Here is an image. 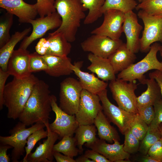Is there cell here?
I'll list each match as a JSON object with an SVG mask.
<instances>
[{"label":"cell","instance_id":"1","mask_svg":"<svg viewBox=\"0 0 162 162\" xmlns=\"http://www.w3.org/2000/svg\"><path fill=\"white\" fill-rule=\"evenodd\" d=\"M50 92L47 84L39 80L35 85L24 109L18 119L26 126L37 123L49 124L52 108Z\"/></svg>","mask_w":162,"mask_h":162},{"label":"cell","instance_id":"2","mask_svg":"<svg viewBox=\"0 0 162 162\" xmlns=\"http://www.w3.org/2000/svg\"><path fill=\"white\" fill-rule=\"evenodd\" d=\"M39 80L32 74L24 79L14 77L5 85L3 100L4 105L7 108L8 118L14 120L19 118L35 85Z\"/></svg>","mask_w":162,"mask_h":162},{"label":"cell","instance_id":"3","mask_svg":"<svg viewBox=\"0 0 162 162\" xmlns=\"http://www.w3.org/2000/svg\"><path fill=\"white\" fill-rule=\"evenodd\" d=\"M54 6L62 21L61 26L55 31L62 33L69 42H74L87 10L81 0H55Z\"/></svg>","mask_w":162,"mask_h":162},{"label":"cell","instance_id":"4","mask_svg":"<svg viewBox=\"0 0 162 162\" xmlns=\"http://www.w3.org/2000/svg\"><path fill=\"white\" fill-rule=\"evenodd\" d=\"M160 46L157 42L153 44L143 58L119 72L117 78L128 82L137 80L140 82L146 78L144 74L148 71L153 69L162 70V62L158 60L157 56Z\"/></svg>","mask_w":162,"mask_h":162},{"label":"cell","instance_id":"5","mask_svg":"<svg viewBox=\"0 0 162 162\" xmlns=\"http://www.w3.org/2000/svg\"><path fill=\"white\" fill-rule=\"evenodd\" d=\"M21 122H18L9 131L10 136H0V144L8 145L12 147L11 160L13 162H18L25 152V147L29 136L37 130L46 127L43 123H37L29 128Z\"/></svg>","mask_w":162,"mask_h":162},{"label":"cell","instance_id":"6","mask_svg":"<svg viewBox=\"0 0 162 162\" xmlns=\"http://www.w3.org/2000/svg\"><path fill=\"white\" fill-rule=\"evenodd\" d=\"M135 81L128 82L117 78L110 81L109 87L118 106L127 111L136 114L138 111L135 91L137 88V85Z\"/></svg>","mask_w":162,"mask_h":162},{"label":"cell","instance_id":"7","mask_svg":"<svg viewBox=\"0 0 162 162\" xmlns=\"http://www.w3.org/2000/svg\"><path fill=\"white\" fill-rule=\"evenodd\" d=\"M137 15L144 25L142 36L140 39V50L146 52L149 51L153 44L162 42V15H151L141 10Z\"/></svg>","mask_w":162,"mask_h":162},{"label":"cell","instance_id":"8","mask_svg":"<svg viewBox=\"0 0 162 162\" xmlns=\"http://www.w3.org/2000/svg\"><path fill=\"white\" fill-rule=\"evenodd\" d=\"M82 88L79 80L68 77L60 83L59 107L70 115H75L79 108Z\"/></svg>","mask_w":162,"mask_h":162},{"label":"cell","instance_id":"9","mask_svg":"<svg viewBox=\"0 0 162 162\" xmlns=\"http://www.w3.org/2000/svg\"><path fill=\"white\" fill-rule=\"evenodd\" d=\"M106 89L98 95L101 102L102 110L109 121L116 125L123 135L130 127L135 114L117 106L109 100Z\"/></svg>","mask_w":162,"mask_h":162},{"label":"cell","instance_id":"10","mask_svg":"<svg viewBox=\"0 0 162 162\" xmlns=\"http://www.w3.org/2000/svg\"><path fill=\"white\" fill-rule=\"evenodd\" d=\"M98 95L83 89L82 91L78 109L75 115L79 125L94 124L99 112L102 110Z\"/></svg>","mask_w":162,"mask_h":162},{"label":"cell","instance_id":"11","mask_svg":"<svg viewBox=\"0 0 162 162\" xmlns=\"http://www.w3.org/2000/svg\"><path fill=\"white\" fill-rule=\"evenodd\" d=\"M62 22L61 17L56 11L30 20L28 23L32 25V32L29 36H26L23 39L19 48L27 50L31 43L43 37L48 31L59 27Z\"/></svg>","mask_w":162,"mask_h":162},{"label":"cell","instance_id":"12","mask_svg":"<svg viewBox=\"0 0 162 162\" xmlns=\"http://www.w3.org/2000/svg\"><path fill=\"white\" fill-rule=\"evenodd\" d=\"M50 102L56 118L52 123L49 124V128L60 138L66 135L73 136L79 126L75 115H70L64 111L58 105L56 98L54 95H51Z\"/></svg>","mask_w":162,"mask_h":162},{"label":"cell","instance_id":"13","mask_svg":"<svg viewBox=\"0 0 162 162\" xmlns=\"http://www.w3.org/2000/svg\"><path fill=\"white\" fill-rule=\"evenodd\" d=\"M92 34L81 43V47L84 51L100 57L108 58L123 43L120 39L114 40L104 36Z\"/></svg>","mask_w":162,"mask_h":162},{"label":"cell","instance_id":"14","mask_svg":"<svg viewBox=\"0 0 162 162\" xmlns=\"http://www.w3.org/2000/svg\"><path fill=\"white\" fill-rule=\"evenodd\" d=\"M103 14L104 19L102 24L92 30L91 34L106 36L114 40L119 39L123 32L125 13L118 10L110 9Z\"/></svg>","mask_w":162,"mask_h":162},{"label":"cell","instance_id":"15","mask_svg":"<svg viewBox=\"0 0 162 162\" xmlns=\"http://www.w3.org/2000/svg\"><path fill=\"white\" fill-rule=\"evenodd\" d=\"M113 144H109L104 140L98 138L94 142L90 144L86 143L85 146L102 154L111 162L129 159L130 154L124 151V144H121L119 141L116 139L113 140Z\"/></svg>","mask_w":162,"mask_h":162},{"label":"cell","instance_id":"16","mask_svg":"<svg viewBox=\"0 0 162 162\" xmlns=\"http://www.w3.org/2000/svg\"><path fill=\"white\" fill-rule=\"evenodd\" d=\"M122 28L126 37L127 48L134 53L137 52L140 50L139 36L142 27L133 11L125 13Z\"/></svg>","mask_w":162,"mask_h":162},{"label":"cell","instance_id":"17","mask_svg":"<svg viewBox=\"0 0 162 162\" xmlns=\"http://www.w3.org/2000/svg\"><path fill=\"white\" fill-rule=\"evenodd\" d=\"M0 7L17 16L20 23H28L38 14L35 4H28L23 0H0Z\"/></svg>","mask_w":162,"mask_h":162},{"label":"cell","instance_id":"18","mask_svg":"<svg viewBox=\"0 0 162 162\" xmlns=\"http://www.w3.org/2000/svg\"><path fill=\"white\" fill-rule=\"evenodd\" d=\"M30 54L27 50L19 48L14 50L8 64L7 71L10 75L22 79L32 74L29 68Z\"/></svg>","mask_w":162,"mask_h":162},{"label":"cell","instance_id":"19","mask_svg":"<svg viewBox=\"0 0 162 162\" xmlns=\"http://www.w3.org/2000/svg\"><path fill=\"white\" fill-rule=\"evenodd\" d=\"M83 62H75L71 65V68L78 77L83 89L94 94H98L106 89L108 84L96 77L93 73L90 74L82 70Z\"/></svg>","mask_w":162,"mask_h":162},{"label":"cell","instance_id":"20","mask_svg":"<svg viewBox=\"0 0 162 162\" xmlns=\"http://www.w3.org/2000/svg\"><path fill=\"white\" fill-rule=\"evenodd\" d=\"M46 127L48 132L47 138L40 144L33 152H31L27 158V162H52L54 159L53 148L58 138V135L51 131L49 126Z\"/></svg>","mask_w":162,"mask_h":162},{"label":"cell","instance_id":"21","mask_svg":"<svg viewBox=\"0 0 162 162\" xmlns=\"http://www.w3.org/2000/svg\"><path fill=\"white\" fill-rule=\"evenodd\" d=\"M91 64L87 69L95 74L99 78L104 81H111L116 79L113 68L108 58L96 56L90 53L87 56Z\"/></svg>","mask_w":162,"mask_h":162},{"label":"cell","instance_id":"22","mask_svg":"<svg viewBox=\"0 0 162 162\" xmlns=\"http://www.w3.org/2000/svg\"><path fill=\"white\" fill-rule=\"evenodd\" d=\"M43 57L47 66L45 72L50 76L59 77L69 75L73 72L71 68V59L67 56L45 55Z\"/></svg>","mask_w":162,"mask_h":162},{"label":"cell","instance_id":"23","mask_svg":"<svg viewBox=\"0 0 162 162\" xmlns=\"http://www.w3.org/2000/svg\"><path fill=\"white\" fill-rule=\"evenodd\" d=\"M136 57L135 53L123 43L108 58L116 74L126 69L134 64Z\"/></svg>","mask_w":162,"mask_h":162},{"label":"cell","instance_id":"24","mask_svg":"<svg viewBox=\"0 0 162 162\" xmlns=\"http://www.w3.org/2000/svg\"><path fill=\"white\" fill-rule=\"evenodd\" d=\"M49 47L46 55L67 56L71 50L72 46L62 33L56 32L49 33L46 38Z\"/></svg>","mask_w":162,"mask_h":162},{"label":"cell","instance_id":"25","mask_svg":"<svg viewBox=\"0 0 162 162\" xmlns=\"http://www.w3.org/2000/svg\"><path fill=\"white\" fill-rule=\"evenodd\" d=\"M140 83L146 85L147 88L145 92L137 97V108L149 105L153 106L157 100L162 98L160 88L154 79L145 78Z\"/></svg>","mask_w":162,"mask_h":162},{"label":"cell","instance_id":"26","mask_svg":"<svg viewBox=\"0 0 162 162\" xmlns=\"http://www.w3.org/2000/svg\"><path fill=\"white\" fill-rule=\"evenodd\" d=\"M110 123L103 110H101L95 119L94 124L97 129L99 138L112 143L115 139L119 141L120 137L116 128Z\"/></svg>","mask_w":162,"mask_h":162},{"label":"cell","instance_id":"27","mask_svg":"<svg viewBox=\"0 0 162 162\" xmlns=\"http://www.w3.org/2000/svg\"><path fill=\"white\" fill-rule=\"evenodd\" d=\"M31 30V27L22 32H16L12 35L8 41L0 49V66L3 70L7 71L8 61L16 44L23 40Z\"/></svg>","mask_w":162,"mask_h":162},{"label":"cell","instance_id":"28","mask_svg":"<svg viewBox=\"0 0 162 162\" xmlns=\"http://www.w3.org/2000/svg\"><path fill=\"white\" fill-rule=\"evenodd\" d=\"M97 129L93 124L79 125L76 129L74 137L77 146L80 154L83 152V145L85 143L90 144L94 142L98 139L96 136Z\"/></svg>","mask_w":162,"mask_h":162},{"label":"cell","instance_id":"29","mask_svg":"<svg viewBox=\"0 0 162 162\" xmlns=\"http://www.w3.org/2000/svg\"><path fill=\"white\" fill-rule=\"evenodd\" d=\"M76 146V140L74 136L66 135L59 142L54 145L53 151L61 153L73 158L79 153L80 154V151Z\"/></svg>","mask_w":162,"mask_h":162},{"label":"cell","instance_id":"30","mask_svg":"<svg viewBox=\"0 0 162 162\" xmlns=\"http://www.w3.org/2000/svg\"><path fill=\"white\" fill-rule=\"evenodd\" d=\"M88 13L84 21V23L88 25L96 21L103 14L100 10L105 0H81Z\"/></svg>","mask_w":162,"mask_h":162},{"label":"cell","instance_id":"31","mask_svg":"<svg viewBox=\"0 0 162 162\" xmlns=\"http://www.w3.org/2000/svg\"><path fill=\"white\" fill-rule=\"evenodd\" d=\"M137 4L135 0H105L100 11L103 14L106 10L115 9L126 13L136 9Z\"/></svg>","mask_w":162,"mask_h":162},{"label":"cell","instance_id":"32","mask_svg":"<svg viewBox=\"0 0 162 162\" xmlns=\"http://www.w3.org/2000/svg\"><path fill=\"white\" fill-rule=\"evenodd\" d=\"M161 138V134L158 128H154L149 126L146 135L140 142L138 152L142 154H147L152 146Z\"/></svg>","mask_w":162,"mask_h":162},{"label":"cell","instance_id":"33","mask_svg":"<svg viewBox=\"0 0 162 162\" xmlns=\"http://www.w3.org/2000/svg\"><path fill=\"white\" fill-rule=\"evenodd\" d=\"M14 21V15L7 12L0 18V48L10 38L9 32Z\"/></svg>","mask_w":162,"mask_h":162},{"label":"cell","instance_id":"34","mask_svg":"<svg viewBox=\"0 0 162 162\" xmlns=\"http://www.w3.org/2000/svg\"><path fill=\"white\" fill-rule=\"evenodd\" d=\"M136 9L151 15H162V0H145L138 4Z\"/></svg>","mask_w":162,"mask_h":162},{"label":"cell","instance_id":"35","mask_svg":"<svg viewBox=\"0 0 162 162\" xmlns=\"http://www.w3.org/2000/svg\"><path fill=\"white\" fill-rule=\"evenodd\" d=\"M148 126L137 113L135 114L130 128L133 134L141 141L146 135Z\"/></svg>","mask_w":162,"mask_h":162},{"label":"cell","instance_id":"36","mask_svg":"<svg viewBox=\"0 0 162 162\" xmlns=\"http://www.w3.org/2000/svg\"><path fill=\"white\" fill-rule=\"evenodd\" d=\"M48 134L47 130L46 129L45 130L44 128H42L36 130L29 136L27 142V146L25 147V156L22 162H27V157L31 152L36 143L41 139L47 137Z\"/></svg>","mask_w":162,"mask_h":162},{"label":"cell","instance_id":"37","mask_svg":"<svg viewBox=\"0 0 162 162\" xmlns=\"http://www.w3.org/2000/svg\"><path fill=\"white\" fill-rule=\"evenodd\" d=\"M124 135V151L130 154L137 152L139 150L140 141L133 134L130 128L125 131Z\"/></svg>","mask_w":162,"mask_h":162},{"label":"cell","instance_id":"38","mask_svg":"<svg viewBox=\"0 0 162 162\" xmlns=\"http://www.w3.org/2000/svg\"><path fill=\"white\" fill-rule=\"evenodd\" d=\"M29 68L31 73L41 71L45 72L47 66L43 56L35 52L30 54Z\"/></svg>","mask_w":162,"mask_h":162},{"label":"cell","instance_id":"39","mask_svg":"<svg viewBox=\"0 0 162 162\" xmlns=\"http://www.w3.org/2000/svg\"><path fill=\"white\" fill-rule=\"evenodd\" d=\"M35 4L38 14L42 17L56 11L55 0H36Z\"/></svg>","mask_w":162,"mask_h":162},{"label":"cell","instance_id":"40","mask_svg":"<svg viewBox=\"0 0 162 162\" xmlns=\"http://www.w3.org/2000/svg\"><path fill=\"white\" fill-rule=\"evenodd\" d=\"M138 113L140 118L149 126L155 116L153 106L149 105L137 108Z\"/></svg>","mask_w":162,"mask_h":162},{"label":"cell","instance_id":"41","mask_svg":"<svg viewBox=\"0 0 162 162\" xmlns=\"http://www.w3.org/2000/svg\"><path fill=\"white\" fill-rule=\"evenodd\" d=\"M153 106L155 116L149 126L154 128H158L159 124L162 122V98L155 103Z\"/></svg>","mask_w":162,"mask_h":162},{"label":"cell","instance_id":"42","mask_svg":"<svg viewBox=\"0 0 162 162\" xmlns=\"http://www.w3.org/2000/svg\"><path fill=\"white\" fill-rule=\"evenodd\" d=\"M147 154L159 162H162V140L161 139L152 146Z\"/></svg>","mask_w":162,"mask_h":162},{"label":"cell","instance_id":"43","mask_svg":"<svg viewBox=\"0 0 162 162\" xmlns=\"http://www.w3.org/2000/svg\"><path fill=\"white\" fill-rule=\"evenodd\" d=\"M10 74L8 71H5L0 68V110L4 106L3 94L5 87V82Z\"/></svg>","mask_w":162,"mask_h":162},{"label":"cell","instance_id":"44","mask_svg":"<svg viewBox=\"0 0 162 162\" xmlns=\"http://www.w3.org/2000/svg\"><path fill=\"white\" fill-rule=\"evenodd\" d=\"M84 154L94 162H111L104 156L92 149L86 151Z\"/></svg>","mask_w":162,"mask_h":162},{"label":"cell","instance_id":"45","mask_svg":"<svg viewBox=\"0 0 162 162\" xmlns=\"http://www.w3.org/2000/svg\"><path fill=\"white\" fill-rule=\"evenodd\" d=\"M49 47V43L46 38H41L35 46L36 52L44 56L46 55Z\"/></svg>","mask_w":162,"mask_h":162},{"label":"cell","instance_id":"46","mask_svg":"<svg viewBox=\"0 0 162 162\" xmlns=\"http://www.w3.org/2000/svg\"><path fill=\"white\" fill-rule=\"evenodd\" d=\"M13 148L8 145L0 144V162H9L10 159L7 154L8 149Z\"/></svg>","mask_w":162,"mask_h":162},{"label":"cell","instance_id":"47","mask_svg":"<svg viewBox=\"0 0 162 162\" xmlns=\"http://www.w3.org/2000/svg\"><path fill=\"white\" fill-rule=\"evenodd\" d=\"M149 78L154 79L158 83L162 97V70H156L149 73Z\"/></svg>","mask_w":162,"mask_h":162},{"label":"cell","instance_id":"48","mask_svg":"<svg viewBox=\"0 0 162 162\" xmlns=\"http://www.w3.org/2000/svg\"><path fill=\"white\" fill-rule=\"evenodd\" d=\"M53 155L54 158L57 162H76L73 158L62 155L60 152H54Z\"/></svg>","mask_w":162,"mask_h":162},{"label":"cell","instance_id":"49","mask_svg":"<svg viewBox=\"0 0 162 162\" xmlns=\"http://www.w3.org/2000/svg\"><path fill=\"white\" fill-rule=\"evenodd\" d=\"M136 160L140 162H159L157 160L153 158L147 154H143L138 157Z\"/></svg>","mask_w":162,"mask_h":162},{"label":"cell","instance_id":"50","mask_svg":"<svg viewBox=\"0 0 162 162\" xmlns=\"http://www.w3.org/2000/svg\"><path fill=\"white\" fill-rule=\"evenodd\" d=\"M75 160L76 162H94L87 157L84 154L78 157Z\"/></svg>","mask_w":162,"mask_h":162},{"label":"cell","instance_id":"51","mask_svg":"<svg viewBox=\"0 0 162 162\" xmlns=\"http://www.w3.org/2000/svg\"><path fill=\"white\" fill-rule=\"evenodd\" d=\"M158 128L160 132L161 136V139L162 140V122L158 126Z\"/></svg>","mask_w":162,"mask_h":162},{"label":"cell","instance_id":"52","mask_svg":"<svg viewBox=\"0 0 162 162\" xmlns=\"http://www.w3.org/2000/svg\"><path fill=\"white\" fill-rule=\"evenodd\" d=\"M159 51H160V56L162 58V45H160V49Z\"/></svg>","mask_w":162,"mask_h":162},{"label":"cell","instance_id":"53","mask_svg":"<svg viewBox=\"0 0 162 162\" xmlns=\"http://www.w3.org/2000/svg\"><path fill=\"white\" fill-rule=\"evenodd\" d=\"M145 0H138V2L140 3L144 1H145Z\"/></svg>","mask_w":162,"mask_h":162}]
</instances>
